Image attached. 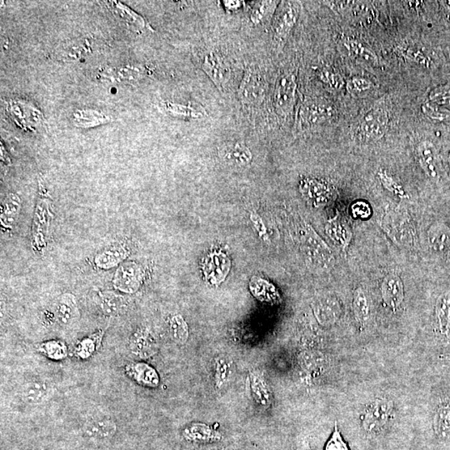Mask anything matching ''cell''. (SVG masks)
Listing matches in <instances>:
<instances>
[{
  "label": "cell",
  "instance_id": "1",
  "mask_svg": "<svg viewBox=\"0 0 450 450\" xmlns=\"http://www.w3.org/2000/svg\"><path fill=\"white\" fill-rule=\"evenodd\" d=\"M297 229V240L304 261L311 268L325 271L332 269L335 257L332 250L311 224L302 222Z\"/></svg>",
  "mask_w": 450,
  "mask_h": 450
},
{
  "label": "cell",
  "instance_id": "2",
  "mask_svg": "<svg viewBox=\"0 0 450 450\" xmlns=\"http://www.w3.org/2000/svg\"><path fill=\"white\" fill-rule=\"evenodd\" d=\"M389 125V114L384 100L375 102L355 124V134L360 142L375 143L385 137Z\"/></svg>",
  "mask_w": 450,
  "mask_h": 450
},
{
  "label": "cell",
  "instance_id": "3",
  "mask_svg": "<svg viewBox=\"0 0 450 450\" xmlns=\"http://www.w3.org/2000/svg\"><path fill=\"white\" fill-rule=\"evenodd\" d=\"M380 226L394 244L403 248H410L414 244L415 228L405 209L397 207L384 215Z\"/></svg>",
  "mask_w": 450,
  "mask_h": 450
},
{
  "label": "cell",
  "instance_id": "4",
  "mask_svg": "<svg viewBox=\"0 0 450 450\" xmlns=\"http://www.w3.org/2000/svg\"><path fill=\"white\" fill-rule=\"evenodd\" d=\"M298 95V84L293 71L283 72L276 82L273 103L275 112L280 118H287L295 111Z\"/></svg>",
  "mask_w": 450,
  "mask_h": 450
},
{
  "label": "cell",
  "instance_id": "5",
  "mask_svg": "<svg viewBox=\"0 0 450 450\" xmlns=\"http://www.w3.org/2000/svg\"><path fill=\"white\" fill-rule=\"evenodd\" d=\"M334 116V109L332 105L322 100H305L300 104L296 114V130L304 132L325 124Z\"/></svg>",
  "mask_w": 450,
  "mask_h": 450
},
{
  "label": "cell",
  "instance_id": "6",
  "mask_svg": "<svg viewBox=\"0 0 450 450\" xmlns=\"http://www.w3.org/2000/svg\"><path fill=\"white\" fill-rule=\"evenodd\" d=\"M300 7V3L295 1L279 3L273 24L274 40L278 47L286 45L293 29L298 22Z\"/></svg>",
  "mask_w": 450,
  "mask_h": 450
},
{
  "label": "cell",
  "instance_id": "7",
  "mask_svg": "<svg viewBox=\"0 0 450 450\" xmlns=\"http://www.w3.org/2000/svg\"><path fill=\"white\" fill-rule=\"evenodd\" d=\"M299 189L305 201L316 208L329 205L337 196V190L332 185L317 178H303L300 182Z\"/></svg>",
  "mask_w": 450,
  "mask_h": 450
},
{
  "label": "cell",
  "instance_id": "8",
  "mask_svg": "<svg viewBox=\"0 0 450 450\" xmlns=\"http://www.w3.org/2000/svg\"><path fill=\"white\" fill-rule=\"evenodd\" d=\"M394 403L388 398H377L365 412L362 427L368 435H375L383 428L391 419Z\"/></svg>",
  "mask_w": 450,
  "mask_h": 450
},
{
  "label": "cell",
  "instance_id": "9",
  "mask_svg": "<svg viewBox=\"0 0 450 450\" xmlns=\"http://www.w3.org/2000/svg\"><path fill=\"white\" fill-rule=\"evenodd\" d=\"M202 69L220 91L225 90L231 78V68L222 54L215 50L207 53Z\"/></svg>",
  "mask_w": 450,
  "mask_h": 450
},
{
  "label": "cell",
  "instance_id": "10",
  "mask_svg": "<svg viewBox=\"0 0 450 450\" xmlns=\"http://www.w3.org/2000/svg\"><path fill=\"white\" fill-rule=\"evenodd\" d=\"M202 268L206 282L211 286H219L227 278L231 261L226 254L215 250L203 258Z\"/></svg>",
  "mask_w": 450,
  "mask_h": 450
},
{
  "label": "cell",
  "instance_id": "11",
  "mask_svg": "<svg viewBox=\"0 0 450 450\" xmlns=\"http://www.w3.org/2000/svg\"><path fill=\"white\" fill-rule=\"evenodd\" d=\"M265 82L258 70H246L243 79L238 88V97L245 105H256L264 100Z\"/></svg>",
  "mask_w": 450,
  "mask_h": 450
},
{
  "label": "cell",
  "instance_id": "12",
  "mask_svg": "<svg viewBox=\"0 0 450 450\" xmlns=\"http://www.w3.org/2000/svg\"><path fill=\"white\" fill-rule=\"evenodd\" d=\"M144 277L141 265L135 262H126L118 267L113 279L114 288L125 294L132 295L139 291Z\"/></svg>",
  "mask_w": 450,
  "mask_h": 450
},
{
  "label": "cell",
  "instance_id": "13",
  "mask_svg": "<svg viewBox=\"0 0 450 450\" xmlns=\"http://www.w3.org/2000/svg\"><path fill=\"white\" fill-rule=\"evenodd\" d=\"M416 160L419 167L432 180H439L442 173V166L438 150L430 140H421L415 147Z\"/></svg>",
  "mask_w": 450,
  "mask_h": 450
},
{
  "label": "cell",
  "instance_id": "14",
  "mask_svg": "<svg viewBox=\"0 0 450 450\" xmlns=\"http://www.w3.org/2000/svg\"><path fill=\"white\" fill-rule=\"evenodd\" d=\"M312 309L318 324L324 327L334 325L343 313L341 300L333 295L318 297L312 303Z\"/></svg>",
  "mask_w": 450,
  "mask_h": 450
},
{
  "label": "cell",
  "instance_id": "15",
  "mask_svg": "<svg viewBox=\"0 0 450 450\" xmlns=\"http://www.w3.org/2000/svg\"><path fill=\"white\" fill-rule=\"evenodd\" d=\"M427 242L435 256L450 263V225L448 223L441 220L433 222L427 231Z\"/></svg>",
  "mask_w": 450,
  "mask_h": 450
},
{
  "label": "cell",
  "instance_id": "16",
  "mask_svg": "<svg viewBox=\"0 0 450 450\" xmlns=\"http://www.w3.org/2000/svg\"><path fill=\"white\" fill-rule=\"evenodd\" d=\"M380 294L385 307L396 312L405 297L404 282L401 275L396 272L386 274L382 280Z\"/></svg>",
  "mask_w": 450,
  "mask_h": 450
},
{
  "label": "cell",
  "instance_id": "17",
  "mask_svg": "<svg viewBox=\"0 0 450 450\" xmlns=\"http://www.w3.org/2000/svg\"><path fill=\"white\" fill-rule=\"evenodd\" d=\"M129 347L131 353L141 359L154 357L160 349L158 339L147 328L137 329L131 334Z\"/></svg>",
  "mask_w": 450,
  "mask_h": 450
},
{
  "label": "cell",
  "instance_id": "18",
  "mask_svg": "<svg viewBox=\"0 0 450 450\" xmlns=\"http://www.w3.org/2000/svg\"><path fill=\"white\" fill-rule=\"evenodd\" d=\"M219 155L224 163L236 168L248 166L253 160V154L250 148L240 141L223 144L219 148Z\"/></svg>",
  "mask_w": 450,
  "mask_h": 450
},
{
  "label": "cell",
  "instance_id": "19",
  "mask_svg": "<svg viewBox=\"0 0 450 450\" xmlns=\"http://www.w3.org/2000/svg\"><path fill=\"white\" fill-rule=\"evenodd\" d=\"M126 375L143 387L155 389L159 387L160 377L158 371L146 362H134L126 365Z\"/></svg>",
  "mask_w": 450,
  "mask_h": 450
},
{
  "label": "cell",
  "instance_id": "20",
  "mask_svg": "<svg viewBox=\"0 0 450 450\" xmlns=\"http://www.w3.org/2000/svg\"><path fill=\"white\" fill-rule=\"evenodd\" d=\"M326 235L329 237L335 245L346 251L350 245L353 232L346 222L342 218L341 213L337 212L334 217L329 219L325 225Z\"/></svg>",
  "mask_w": 450,
  "mask_h": 450
},
{
  "label": "cell",
  "instance_id": "21",
  "mask_svg": "<svg viewBox=\"0 0 450 450\" xmlns=\"http://www.w3.org/2000/svg\"><path fill=\"white\" fill-rule=\"evenodd\" d=\"M54 392V386L49 382L33 380L23 385L20 396L29 405H40L49 400Z\"/></svg>",
  "mask_w": 450,
  "mask_h": 450
},
{
  "label": "cell",
  "instance_id": "22",
  "mask_svg": "<svg viewBox=\"0 0 450 450\" xmlns=\"http://www.w3.org/2000/svg\"><path fill=\"white\" fill-rule=\"evenodd\" d=\"M54 316L59 324L70 326L79 320L80 313L77 300L74 295L66 293L59 296L54 307Z\"/></svg>",
  "mask_w": 450,
  "mask_h": 450
},
{
  "label": "cell",
  "instance_id": "23",
  "mask_svg": "<svg viewBox=\"0 0 450 450\" xmlns=\"http://www.w3.org/2000/svg\"><path fill=\"white\" fill-rule=\"evenodd\" d=\"M297 362L300 371L309 379L320 375L326 366L325 356L316 350L303 351L298 356Z\"/></svg>",
  "mask_w": 450,
  "mask_h": 450
},
{
  "label": "cell",
  "instance_id": "24",
  "mask_svg": "<svg viewBox=\"0 0 450 450\" xmlns=\"http://www.w3.org/2000/svg\"><path fill=\"white\" fill-rule=\"evenodd\" d=\"M183 437L190 442L208 444L218 442L222 440L220 433L206 424L195 422L189 424L183 430Z\"/></svg>",
  "mask_w": 450,
  "mask_h": 450
},
{
  "label": "cell",
  "instance_id": "25",
  "mask_svg": "<svg viewBox=\"0 0 450 450\" xmlns=\"http://www.w3.org/2000/svg\"><path fill=\"white\" fill-rule=\"evenodd\" d=\"M249 387L254 401L257 405L267 409L272 405L273 396L264 375L260 371H252L249 376Z\"/></svg>",
  "mask_w": 450,
  "mask_h": 450
},
{
  "label": "cell",
  "instance_id": "26",
  "mask_svg": "<svg viewBox=\"0 0 450 450\" xmlns=\"http://www.w3.org/2000/svg\"><path fill=\"white\" fill-rule=\"evenodd\" d=\"M117 430V424L112 419H102L86 424L83 434L88 439L103 441L112 439Z\"/></svg>",
  "mask_w": 450,
  "mask_h": 450
},
{
  "label": "cell",
  "instance_id": "27",
  "mask_svg": "<svg viewBox=\"0 0 450 450\" xmlns=\"http://www.w3.org/2000/svg\"><path fill=\"white\" fill-rule=\"evenodd\" d=\"M436 329L441 337L448 339L450 335V292L439 296L435 309Z\"/></svg>",
  "mask_w": 450,
  "mask_h": 450
},
{
  "label": "cell",
  "instance_id": "28",
  "mask_svg": "<svg viewBox=\"0 0 450 450\" xmlns=\"http://www.w3.org/2000/svg\"><path fill=\"white\" fill-rule=\"evenodd\" d=\"M393 52L405 61L415 63L424 68H430L432 59L417 45L409 43H401L394 47Z\"/></svg>",
  "mask_w": 450,
  "mask_h": 450
},
{
  "label": "cell",
  "instance_id": "29",
  "mask_svg": "<svg viewBox=\"0 0 450 450\" xmlns=\"http://www.w3.org/2000/svg\"><path fill=\"white\" fill-rule=\"evenodd\" d=\"M98 304L104 315L108 317H116L124 313L127 307L125 297L114 292H100L98 296Z\"/></svg>",
  "mask_w": 450,
  "mask_h": 450
},
{
  "label": "cell",
  "instance_id": "30",
  "mask_svg": "<svg viewBox=\"0 0 450 450\" xmlns=\"http://www.w3.org/2000/svg\"><path fill=\"white\" fill-rule=\"evenodd\" d=\"M51 219V209L49 203H38L33 222V238L38 247L45 245V233L48 231Z\"/></svg>",
  "mask_w": 450,
  "mask_h": 450
},
{
  "label": "cell",
  "instance_id": "31",
  "mask_svg": "<svg viewBox=\"0 0 450 450\" xmlns=\"http://www.w3.org/2000/svg\"><path fill=\"white\" fill-rule=\"evenodd\" d=\"M342 45L352 56L359 58L373 66L381 65L380 58L378 56L375 51L363 44L362 42L353 39V38L346 37L343 40Z\"/></svg>",
  "mask_w": 450,
  "mask_h": 450
},
{
  "label": "cell",
  "instance_id": "32",
  "mask_svg": "<svg viewBox=\"0 0 450 450\" xmlns=\"http://www.w3.org/2000/svg\"><path fill=\"white\" fill-rule=\"evenodd\" d=\"M129 250L125 246L118 245L98 254L95 258V263L98 268L109 270L121 264L129 256Z\"/></svg>",
  "mask_w": 450,
  "mask_h": 450
},
{
  "label": "cell",
  "instance_id": "33",
  "mask_svg": "<svg viewBox=\"0 0 450 450\" xmlns=\"http://www.w3.org/2000/svg\"><path fill=\"white\" fill-rule=\"evenodd\" d=\"M165 109L173 116L189 118V120H203L208 116L206 109L197 104L167 103L165 104Z\"/></svg>",
  "mask_w": 450,
  "mask_h": 450
},
{
  "label": "cell",
  "instance_id": "34",
  "mask_svg": "<svg viewBox=\"0 0 450 450\" xmlns=\"http://www.w3.org/2000/svg\"><path fill=\"white\" fill-rule=\"evenodd\" d=\"M352 308L359 324L362 326L366 325L371 318V303L367 293L362 287H358L355 290Z\"/></svg>",
  "mask_w": 450,
  "mask_h": 450
},
{
  "label": "cell",
  "instance_id": "35",
  "mask_svg": "<svg viewBox=\"0 0 450 450\" xmlns=\"http://www.w3.org/2000/svg\"><path fill=\"white\" fill-rule=\"evenodd\" d=\"M233 362L226 356L215 358L214 364V382L216 390L222 389L226 386L233 372Z\"/></svg>",
  "mask_w": 450,
  "mask_h": 450
},
{
  "label": "cell",
  "instance_id": "36",
  "mask_svg": "<svg viewBox=\"0 0 450 450\" xmlns=\"http://www.w3.org/2000/svg\"><path fill=\"white\" fill-rule=\"evenodd\" d=\"M251 294L258 300L268 303H277L280 296L273 284L261 279H254L249 284Z\"/></svg>",
  "mask_w": 450,
  "mask_h": 450
},
{
  "label": "cell",
  "instance_id": "37",
  "mask_svg": "<svg viewBox=\"0 0 450 450\" xmlns=\"http://www.w3.org/2000/svg\"><path fill=\"white\" fill-rule=\"evenodd\" d=\"M104 330H99L80 341L75 346V353L78 358L88 359L95 355L102 346Z\"/></svg>",
  "mask_w": 450,
  "mask_h": 450
},
{
  "label": "cell",
  "instance_id": "38",
  "mask_svg": "<svg viewBox=\"0 0 450 450\" xmlns=\"http://www.w3.org/2000/svg\"><path fill=\"white\" fill-rule=\"evenodd\" d=\"M21 202L16 194H8L1 206V224L2 227L11 229L14 226L17 218L20 215Z\"/></svg>",
  "mask_w": 450,
  "mask_h": 450
},
{
  "label": "cell",
  "instance_id": "39",
  "mask_svg": "<svg viewBox=\"0 0 450 450\" xmlns=\"http://www.w3.org/2000/svg\"><path fill=\"white\" fill-rule=\"evenodd\" d=\"M169 332L172 341L176 345L184 346L189 341V329L184 317L176 315L169 322Z\"/></svg>",
  "mask_w": 450,
  "mask_h": 450
},
{
  "label": "cell",
  "instance_id": "40",
  "mask_svg": "<svg viewBox=\"0 0 450 450\" xmlns=\"http://www.w3.org/2000/svg\"><path fill=\"white\" fill-rule=\"evenodd\" d=\"M316 72L320 82L331 91H341L346 86L345 79L332 67H317L316 68Z\"/></svg>",
  "mask_w": 450,
  "mask_h": 450
},
{
  "label": "cell",
  "instance_id": "41",
  "mask_svg": "<svg viewBox=\"0 0 450 450\" xmlns=\"http://www.w3.org/2000/svg\"><path fill=\"white\" fill-rule=\"evenodd\" d=\"M436 435L440 438L450 436V404L441 405L436 412L434 419Z\"/></svg>",
  "mask_w": 450,
  "mask_h": 450
},
{
  "label": "cell",
  "instance_id": "42",
  "mask_svg": "<svg viewBox=\"0 0 450 450\" xmlns=\"http://www.w3.org/2000/svg\"><path fill=\"white\" fill-rule=\"evenodd\" d=\"M38 351L45 355L47 358L55 361L62 360L68 356V348L65 343L61 341H48L41 343L38 347Z\"/></svg>",
  "mask_w": 450,
  "mask_h": 450
},
{
  "label": "cell",
  "instance_id": "43",
  "mask_svg": "<svg viewBox=\"0 0 450 450\" xmlns=\"http://www.w3.org/2000/svg\"><path fill=\"white\" fill-rule=\"evenodd\" d=\"M377 178L383 188L389 191V192L401 199H409L404 187L385 169H379L377 173Z\"/></svg>",
  "mask_w": 450,
  "mask_h": 450
},
{
  "label": "cell",
  "instance_id": "44",
  "mask_svg": "<svg viewBox=\"0 0 450 450\" xmlns=\"http://www.w3.org/2000/svg\"><path fill=\"white\" fill-rule=\"evenodd\" d=\"M279 2L277 1H261L256 3L250 14V21L254 25L261 24L268 19L272 12L277 10Z\"/></svg>",
  "mask_w": 450,
  "mask_h": 450
},
{
  "label": "cell",
  "instance_id": "45",
  "mask_svg": "<svg viewBox=\"0 0 450 450\" xmlns=\"http://www.w3.org/2000/svg\"><path fill=\"white\" fill-rule=\"evenodd\" d=\"M346 90L351 95H361L373 90L375 87L372 80L363 76H352L346 84Z\"/></svg>",
  "mask_w": 450,
  "mask_h": 450
},
{
  "label": "cell",
  "instance_id": "46",
  "mask_svg": "<svg viewBox=\"0 0 450 450\" xmlns=\"http://www.w3.org/2000/svg\"><path fill=\"white\" fill-rule=\"evenodd\" d=\"M422 112L430 120L437 122H444L450 120V110L430 102H424L421 106Z\"/></svg>",
  "mask_w": 450,
  "mask_h": 450
},
{
  "label": "cell",
  "instance_id": "47",
  "mask_svg": "<svg viewBox=\"0 0 450 450\" xmlns=\"http://www.w3.org/2000/svg\"><path fill=\"white\" fill-rule=\"evenodd\" d=\"M428 102L442 106L450 103V84H440L432 88L428 95Z\"/></svg>",
  "mask_w": 450,
  "mask_h": 450
},
{
  "label": "cell",
  "instance_id": "48",
  "mask_svg": "<svg viewBox=\"0 0 450 450\" xmlns=\"http://www.w3.org/2000/svg\"><path fill=\"white\" fill-rule=\"evenodd\" d=\"M350 213L355 219L367 220L371 217L373 210L368 202L357 201L351 203Z\"/></svg>",
  "mask_w": 450,
  "mask_h": 450
},
{
  "label": "cell",
  "instance_id": "49",
  "mask_svg": "<svg viewBox=\"0 0 450 450\" xmlns=\"http://www.w3.org/2000/svg\"><path fill=\"white\" fill-rule=\"evenodd\" d=\"M325 450H350L343 438L341 430H339L337 422L334 424V430L329 440L327 441Z\"/></svg>",
  "mask_w": 450,
  "mask_h": 450
},
{
  "label": "cell",
  "instance_id": "50",
  "mask_svg": "<svg viewBox=\"0 0 450 450\" xmlns=\"http://www.w3.org/2000/svg\"><path fill=\"white\" fill-rule=\"evenodd\" d=\"M223 3L225 10L231 12L240 10L245 4L243 1H224Z\"/></svg>",
  "mask_w": 450,
  "mask_h": 450
},
{
  "label": "cell",
  "instance_id": "51",
  "mask_svg": "<svg viewBox=\"0 0 450 450\" xmlns=\"http://www.w3.org/2000/svg\"><path fill=\"white\" fill-rule=\"evenodd\" d=\"M441 10H442L445 19L450 23V0H444V1H439Z\"/></svg>",
  "mask_w": 450,
  "mask_h": 450
},
{
  "label": "cell",
  "instance_id": "52",
  "mask_svg": "<svg viewBox=\"0 0 450 450\" xmlns=\"http://www.w3.org/2000/svg\"><path fill=\"white\" fill-rule=\"evenodd\" d=\"M297 450H312V449L308 442H304Z\"/></svg>",
  "mask_w": 450,
  "mask_h": 450
},
{
  "label": "cell",
  "instance_id": "53",
  "mask_svg": "<svg viewBox=\"0 0 450 450\" xmlns=\"http://www.w3.org/2000/svg\"><path fill=\"white\" fill-rule=\"evenodd\" d=\"M448 164H449V168L450 171V150L449 152V155H448Z\"/></svg>",
  "mask_w": 450,
  "mask_h": 450
}]
</instances>
